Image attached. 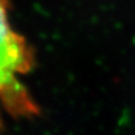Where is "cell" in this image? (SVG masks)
Instances as JSON below:
<instances>
[{
  "label": "cell",
  "instance_id": "6da1fadb",
  "mask_svg": "<svg viewBox=\"0 0 135 135\" xmlns=\"http://www.w3.org/2000/svg\"><path fill=\"white\" fill-rule=\"evenodd\" d=\"M35 66V53L10 19V0H0V135L1 113L12 118H34L40 106L23 82Z\"/></svg>",
  "mask_w": 135,
  "mask_h": 135
}]
</instances>
